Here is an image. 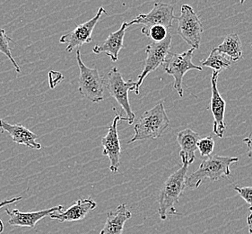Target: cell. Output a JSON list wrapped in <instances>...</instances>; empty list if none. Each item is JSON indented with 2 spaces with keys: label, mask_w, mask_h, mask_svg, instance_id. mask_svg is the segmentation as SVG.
I'll list each match as a JSON object with an SVG mask.
<instances>
[{
  "label": "cell",
  "mask_w": 252,
  "mask_h": 234,
  "mask_svg": "<svg viewBox=\"0 0 252 234\" xmlns=\"http://www.w3.org/2000/svg\"><path fill=\"white\" fill-rule=\"evenodd\" d=\"M243 143L247 144L248 157L252 158V132L249 135V137L243 139Z\"/></svg>",
  "instance_id": "cell-26"
},
{
  "label": "cell",
  "mask_w": 252,
  "mask_h": 234,
  "mask_svg": "<svg viewBox=\"0 0 252 234\" xmlns=\"http://www.w3.org/2000/svg\"><path fill=\"white\" fill-rule=\"evenodd\" d=\"M169 125L170 120L167 117L164 105L163 102H160L144 113L137 120L134 127L135 134L128 143L160 138Z\"/></svg>",
  "instance_id": "cell-1"
},
{
  "label": "cell",
  "mask_w": 252,
  "mask_h": 234,
  "mask_svg": "<svg viewBox=\"0 0 252 234\" xmlns=\"http://www.w3.org/2000/svg\"><path fill=\"white\" fill-rule=\"evenodd\" d=\"M76 62L79 68L78 91L83 97L93 103H100L103 100L105 79L101 76L97 69L86 66L82 61L80 49L76 52Z\"/></svg>",
  "instance_id": "cell-4"
},
{
  "label": "cell",
  "mask_w": 252,
  "mask_h": 234,
  "mask_svg": "<svg viewBox=\"0 0 252 234\" xmlns=\"http://www.w3.org/2000/svg\"><path fill=\"white\" fill-rule=\"evenodd\" d=\"M201 67L211 68L214 72H220L222 70H228L231 68V61L222 53L213 48L209 56L205 61H201Z\"/></svg>",
  "instance_id": "cell-20"
},
{
  "label": "cell",
  "mask_w": 252,
  "mask_h": 234,
  "mask_svg": "<svg viewBox=\"0 0 252 234\" xmlns=\"http://www.w3.org/2000/svg\"><path fill=\"white\" fill-rule=\"evenodd\" d=\"M0 131L2 132H7L12 141L17 144L26 145L27 147L41 150V144L37 142L38 136L35 133L31 132L29 129L25 127L22 124H11L3 119H0Z\"/></svg>",
  "instance_id": "cell-14"
},
{
  "label": "cell",
  "mask_w": 252,
  "mask_h": 234,
  "mask_svg": "<svg viewBox=\"0 0 252 234\" xmlns=\"http://www.w3.org/2000/svg\"><path fill=\"white\" fill-rule=\"evenodd\" d=\"M189 165L182 164V168L172 173L163 184L158 197V214L162 221L169 214H177L175 204L178 203L184 189H186V176Z\"/></svg>",
  "instance_id": "cell-3"
},
{
  "label": "cell",
  "mask_w": 252,
  "mask_h": 234,
  "mask_svg": "<svg viewBox=\"0 0 252 234\" xmlns=\"http://www.w3.org/2000/svg\"><path fill=\"white\" fill-rule=\"evenodd\" d=\"M234 189L241 195V197L252 207V187L235 186Z\"/></svg>",
  "instance_id": "cell-24"
},
{
  "label": "cell",
  "mask_w": 252,
  "mask_h": 234,
  "mask_svg": "<svg viewBox=\"0 0 252 234\" xmlns=\"http://www.w3.org/2000/svg\"><path fill=\"white\" fill-rule=\"evenodd\" d=\"M116 117L113 119L108 132L101 140L102 155L107 156L110 159V170L112 173H118L121 166V141L118 133V124L120 121H126V117H122L117 113Z\"/></svg>",
  "instance_id": "cell-10"
},
{
  "label": "cell",
  "mask_w": 252,
  "mask_h": 234,
  "mask_svg": "<svg viewBox=\"0 0 252 234\" xmlns=\"http://www.w3.org/2000/svg\"><path fill=\"white\" fill-rule=\"evenodd\" d=\"M199 140V134L189 128L178 132L177 142L181 147L180 157L182 158V164L190 165L194 162L196 158L197 143Z\"/></svg>",
  "instance_id": "cell-17"
},
{
  "label": "cell",
  "mask_w": 252,
  "mask_h": 234,
  "mask_svg": "<svg viewBox=\"0 0 252 234\" xmlns=\"http://www.w3.org/2000/svg\"><path fill=\"white\" fill-rule=\"evenodd\" d=\"M194 49H189L182 53H172L170 52L166 57V60L163 62V70L167 74L171 75L174 78L173 87L178 92L180 97H183V77L187 72L190 70H196L202 72L203 68L195 65L192 62Z\"/></svg>",
  "instance_id": "cell-6"
},
{
  "label": "cell",
  "mask_w": 252,
  "mask_h": 234,
  "mask_svg": "<svg viewBox=\"0 0 252 234\" xmlns=\"http://www.w3.org/2000/svg\"><path fill=\"white\" fill-rule=\"evenodd\" d=\"M22 199H23L22 196H16V197H13V198L6 199V200H4V201L0 202V209L3 208V207L5 206V205H8V204H15V203H17V202L21 201ZM4 229H5V225H4L3 221L0 219V234L3 233Z\"/></svg>",
  "instance_id": "cell-25"
},
{
  "label": "cell",
  "mask_w": 252,
  "mask_h": 234,
  "mask_svg": "<svg viewBox=\"0 0 252 234\" xmlns=\"http://www.w3.org/2000/svg\"><path fill=\"white\" fill-rule=\"evenodd\" d=\"M215 141L212 137L210 136H207L206 138H203L200 139L197 143V150L199 151L200 155L201 156H211L213 152H214V149H215Z\"/></svg>",
  "instance_id": "cell-23"
},
{
  "label": "cell",
  "mask_w": 252,
  "mask_h": 234,
  "mask_svg": "<svg viewBox=\"0 0 252 234\" xmlns=\"http://www.w3.org/2000/svg\"><path fill=\"white\" fill-rule=\"evenodd\" d=\"M126 28H127V23L126 22L122 23L121 28L116 32L110 34L102 44L94 46L93 48V52L95 54L105 53L107 56L111 59V61L115 62L118 61L119 53L123 48V41H124Z\"/></svg>",
  "instance_id": "cell-16"
},
{
  "label": "cell",
  "mask_w": 252,
  "mask_h": 234,
  "mask_svg": "<svg viewBox=\"0 0 252 234\" xmlns=\"http://www.w3.org/2000/svg\"><path fill=\"white\" fill-rule=\"evenodd\" d=\"M216 49L232 61H240L242 58V41L236 34L226 36L222 43L216 47Z\"/></svg>",
  "instance_id": "cell-19"
},
{
  "label": "cell",
  "mask_w": 252,
  "mask_h": 234,
  "mask_svg": "<svg viewBox=\"0 0 252 234\" xmlns=\"http://www.w3.org/2000/svg\"><path fill=\"white\" fill-rule=\"evenodd\" d=\"M218 72H213L211 77V101L209 109L214 117L213 132L217 137L222 138L226 131V123L224 121V114L226 103L223 100L220 92L217 88V80L219 76Z\"/></svg>",
  "instance_id": "cell-12"
},
{
  "label": "cell",
  "mask_w": 252,
  "mask_h": 234,
  "mask_svg": "<svg viewBox=\"0 0 252 234\" xmlns=\"http://www.w3.org/2000/svg\"><path fill=\"white\" fill-rule=\"evenodd\" d=\"M64 211L63 205H58L50 209H44L41 211H36V212H28V213H23L17 209L9 210L5 209V212L9 216L8 224L11 226L15 227H26L30 229H34L36 224L40 220L47 217L48 215H51L53 213H62Z\"/></svg>",
  "instance_id": "cell-13"
},
{
  "label": "cell",
  "mask_w": 252,
  "mask_h": 234,
  "mask_svg": "<svg viewBox=\"0 0 252 234\" xmlns=\"http://www.w3.org/2000/svg\"><path fill=\"white\" fill-rule=\"evenodd\" d=\"M105 86L111 97L115 98L118 104L126 113V122H128V124H132L135 121L136 115L132 111L128 93L129 91H135L136 82L132 79L125 81L120 71L117 68H112L111 72L108 73Z\"/></svg>",
  "instance_id": "cell-5"
},
{
  "label": "cell",
  "mask_w": 252,
  "mask_h": 234,
  "mask_svg": "<svg viewBox=\"0 0 252 234\" xmlns=\"http://www.w3.org/2000/svg\"><path fill=\"white\" fill-rule=\"evenodd\" d=\"M172 38V35L169 33L165 40L160 41V42H153L149 45L146 46V58L145 60V66L142 71L141 74L137 77L136 89L134 91L136 95L139 94V88L141 87L142 83L145 80L146 77L149 73L157 70L159 67L163 64V62L166 60V57L171 52Z\"/></svg>",
  "instance_id": "cell-8"
},
{
  "label": "cell",
  "mask_w": 252,
  "mask_h": 234,
  "mask_svg": "<svg viewBox=\"0 0 252 234\" xmlns=\"http://www.w3.org/2000/svg\"><path fill=\"white\" fill-rule=\"evenodd\" d=\"M178 20L177 33L192 49H199L201 41L203 26L201 21L190 5H183Z\"/></svg>",
  "instance_id": "cell-7"
},
{
  "label": "cell",
  "mask_w": 252,
  "mask_h": 234,
  "mask_svg": "<svg viewBox=\"0 0 252 234\" xmlns=\"http://www.w3.org/2000/svg\"><path fill=\"white\" fill-rule=\"evenodd\" d=\"M239 161L235 157H225L220 155H211L202 161L199 168L187 178L186 188L197 189L205 178L217 181L220 178L232 176L230 166Z\"/></svg>",
  "instance_id": "cell-2"
},
{
  "label": "cell",
  "mask_w": 252,
  "mask_h": 234,
  "mask_svg": "<svg viewBox=\"0 0 252 234\" xmlns=\"http://www.w3.org/2000/svg\"><path fill=\"white\" fill-rule=\"evenodd\" d=\"M104 14H107V11L104 9V7L101 6L92 19L84 24H81L76 26L74 30L61 36L60 42L66 44V51L72 52L76 48H80L81 46L91 42L93 33L96 25L98 24L101 15Z\"/></svg>",
  "instance_id": "cell-9"
},
{
  "label": "cell",
  "mask_w": 252,
  "mask_h": 234,
  "mask_svg": "<svg viewBox=\"0 0 252 234\" xmlns=\"http://www.w3.org/2000/svg\"><path fill=\"white\" fill-rule=\"evenodd\" d=\"M132 217V213L126 204H121L116 211L107 214V219L100 234H122L125 224Z\"/></svg>",
  "instance_id": "cell-18"
},
{
  "label": "cell",
  "mask_w": 252,
  "mask_h": 234,
  "mask_svg": "<svg viewBox=\"0 0 252 234\" xmlns=\"http://www.w3.org/2000/svg\"><path fill=\"white\" fill-rule=\"evenodd\" d=\"M173 5L162 2L155 3L154 7L148 14L137 15L135 19L127 23V27L133 25H144L145 27L161 26L165 28L172 27L175 19Z\"/></svg>",
  "instance_id": "cell-11"
},
{
  "label": "cell",
  "mask_w": 252,
  "mask_h": 234,
  "mask_svg": "<svg viewBox=\"0 0 252 234\" xmlns=\"http://www.w3.org/2000/svg\"><path fill=\"white\" fill-rule=\"evenodd\" d=\"M9 41H14L13 39L6 35L5 29H0V52H2L4 55L8 58V60L11 61L12 65L15 68V71L17 73H20L21 68L15 61L14 57L12 55V50L9 46Z\"/></svg>",
  "instance_id": "cell-21"
},
{
  "label": "cell",
  "mask_w": 252,
  "mask_h": 234,
  "mask_svg": "<svg viewBox=\"0 0 252 234\" xmlns=\"http://www.w3.org/2000/svg\"><path fill=\"white\" fill-rule=\"evenodd\" d=\"M247 223L249 232H250V234H252V207L250 208V214L248 215Z\"/></svg>",
  "instance_id": "cell-27"
},
{
  "label": "cell",
  "mask_w": 252,
  "mask_h": 234,
  "mask_svg": "<svg viewBox=\"0 0 252 234\" xmlns=\"http://www.w3.org/2000/svg\"><path fill=\"white\" fill-rule=\"evenodd\" d=\"M141 33L143 35L151 38L154 42H160L165 40L168 32L167 28L161 26H154L151 27H143L141 29Z\"/></svg>",
  "instance_id": "cell-22"
},
{
  "label": "cell",
  "mask_w": 252,
  "mask_h": 234,
  "mask_svg": "<svg viewBox=\"0 0 252 234\" xmlns=\"http://www.w3.org/2000/svg\"><path fill=\"white\" fill-rule=\"evenodd\" d=\"M97 204L93 198L79 199L62 213H53L50 216L51 219L57 220L60 223L78 222L85 219L88 213L94 210Z\"/></svg>",
  "instance_id": "cell-15"
}]
</instances>
